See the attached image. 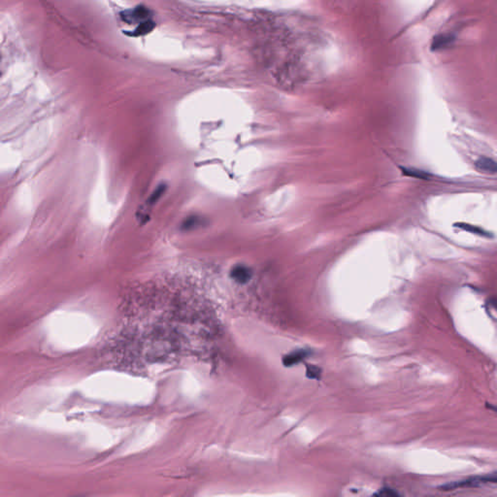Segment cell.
<instances>
[{
	"label": "cell",
	"mask_w": 497,
	"mask_h": 497,
	"mask_svg": "<svg viewBox=\"0 0 497 497\" xmlns=\"http://www.w3.org/2000/svg\"><path fill=\"white\" fill-rule=\"evenodd\" d=\"M497 483V473H491L487 475H480L469 477L461 481H452L441 486L443 490H454L457 488H470L478 487L484 484Z\"/></svg>",
	"instance_id": "cell-1"
},
{
	"label": "cell",
	"mask_w": 497,
	"mask_h": 497,
	"mask_svg": "<svg viewBox=\"0 0 497 497\" xmlns=\"http://www.w3.org/2000/svg\"><path fill=\"white\" fill-rule=\"evenodd\" d=\"M151 17L149 8H147L144 5H138L135 8L123 11L121 13V18L123 19V21L129 25L138 24L139 26L147 21L152 20Z\"/></svg>",
	"instance_id": "cell-2"
},
{
	"label": "cell",
	"mask_w": 497,
	"mask_h": 497,
	"mask_svg": "<svg viewBox=\"0 0 497 497\" xmlns=\"http://www.w3.org/2000/svg\"><path fill=\"white\" fill-rule=\"evenodd\" d=\"M252 276H253V272H252L251 268L246 266V265H243V264L235 265L230 271V277L238 284L248 283L251 280Z\"/></svg>",
	"instance_id": "cell-3"
},
{
	"label": "cell",
	"mask_w": 497,
	"mask_h": 497,
	"mask_svg": "<svg viewBox=\"0 0 497 497\" xmlns=\"http://www.w3.org/2000/svg\"><path fill=\"white\" fill-rule=\"evenodd\" d=\"M455 36L451 33H442L433 37L431 42V50L438 51L441 49L447 48L454 41Z\"/></svg>",
	"instance_id": "cell-4"
},
{
	"label": "cell",
	"mask_w": 497,
	"mask_h": 497,
	"mask_svg": "<svg viewBox=\"0 0 497 497\" xmlns=\"http://www.w3.org/2000/svg\"><path fill=\"white\" fill-rule=\"evenodd\" d=\"M308 350H296L291 353H288L283 357V364L287 367L293 366L299 362H302L306 357L309 356Z\"/></svg>",
	"instance_id": "cell-5"
},
{
	"label": "cell",
	"mask_w": 497,
	"mask_h": 497,
	"mask_svg": "<svg viewBox=\"0 0 497 497\" xmlns=\"http://www.w3.org/2000/svg\"><path fill=\"white\" fill-rule=\"evenodd\" d=\"M475 166L476 168L483 173L487 174H496L497 173V161H493L490 158L486 157H481L475 161Z\"/></svg>",
	"instance_id": "cell-6"
},
{
	"label": "cell",
	"mask_w": 497,
	"mask_h": 497,
	"mask_svg": "<svg viewBox=\"0 0 497 497\" xmlns=\"http://www.w3.org/2000/svg\"><path fill=\"white\" fill-rule=\"evenodd\" d=\"M454 226H456L462 230H465V231H468L470 233L481 236V237H487V238L489 237L490 238L492 236L488 231L482 229L481 227L476 226V225H469V224H465V223H457V224H454Z\"/></svg>",
	"instance_id": "cell-7"
},
{
	"label": "cell",
	"mask_w": 497,
	"mask_h": 497,
	"mask_svg": "<svg viewBox=\"0 0 497 497\" xmlns=\"http://www.w3.org/2000/svg\"><path fill=\"white\" fill-rule=\"evenodd\" d=\"M401 172L403 175L407 177H413L417 178L421 180H429L431 178V174L424 170H420L417 168H408V167H401Z\"/></svg>",
	"instance_id": "cell-8"
},
{
	"label": "cell",
	"mask_w": 497,
	"mask_h": 497,
	"mask_svg": "<svg viewBox=\"0 0 497 497\" xmlns=\"http://www.w3.org/2000/svg\"><path fill=\"white\" fill-rule=\"evenodd\" d=\"M154 28H155V22L153 20H150V21H147V22H145L143 24L139 25L134 30V32L131 33V35H133V36L145 35L147 33H151Z\"/></svg>",
	"instance_id": "cell-9"
},
{
	"label": "cell",
	"mask_w": 497,
	"mask_h": 497,
	"mask_svg": "<svg viewBox=\"0 0 497 497\" xmlns=\"http://www.w3.org/2000/svg\"><path fill=\"white\" fill-rule=\"evenodd\" d=\"M370 497H402L400 493L390 487H383Z\"/></svg>",
	"instance_id": "cell-10"
},
{
	"label": "cell",
	"mask_w": 497,
	"mask_h": 497,
	"mask_svg": "<svg viewBox=\"0 0 497 497\" xmlns=\"http://www.w3.org/2000/svg\"><path fill=\"white\" fill-rule=\"evenodd\" d=\"M201 224H202L201 218H199L197 216H193V217H190L184 221V223L182 225V228L185 230H190V229H193L197 225H200Z\"/></svg>",
	"instance_id": "cell-11"
},
{
	"label": "cell",
	"mask_w": 497,
	"mask_h": 497,
	"mask_svg": "<svg viewBox=\"0 0 497 497\" xmlns=\"http://www.w3.org/2000/svg\"><path fill=\"white\" fill-rule=\"evenodd\" d=\"M165 190H166V186H165V185H160V186L157 188V190H156L154 193H152V195H151V196H150V198L148 199L147 203H148L149 205H154V204H155V203H156V202H157V201L161 198V195L164 193Z\"/></svg>",
	"instance_id": "cell-12"
},
{
	"label": "cell",
	"mask_w": 497,
	"mask_h": 497,
	"mask_svg": "<svg viewBox=\"0 0 497 497\" xmlns=\"http://www.w3.org/2000/svg\"><path fill=\"white\" fill-rule=\"evenodd\" d=\"M321 370L315 366V365H308L307 366V371H306V375L308 378L310 379H320L321 377Z\"/></svg>",
	"instance_id": "cell-13"
}]
</instances>
